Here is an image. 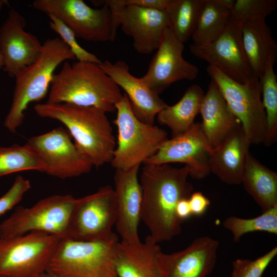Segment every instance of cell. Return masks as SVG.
<instances>
[{"mask_svg":"<svg viewBox=\"0 0 277 277\" xmlns=\"http://www.w3.org/2000/svg\"><path fill=\"white\" fill-rule=\"evenodd\" d=\"M26 144L43 163L44 172L50 176L66 179L87 173L92 167L78 151L69 131L62 127L31 137Z\"/></svg>","mask_w":277,"mask_h":277,"instance_id":"cell-13","label":"cell"},{"mask_svg":"<svg viewBox=\"0 0 277 277\" xmlns=\"http://www.w3.org/2000/svg\"><path fill=\"white\" fill-rule=\"evenodd\" d=\"M219 246L217 240L201 236L181 251L161 250L157 256L160 277H206L214 267Z\"/></svg>","mask_w":277,"mask_h":277,"instance_id":"cell-18","label":"cell"},{"mask_svg":"<svg viewBox=\"0 0 277 277\" xmlns=\"http://www.w3.org/2000/svg\"><path fill=\"white\" fill-rule=\"evenodd\" d=\"M29 170L44 171L43 163L29 146L26 144L0 146V177Z\"/></svg>","mask_w":277,"mask_h":277,"instance_id":"cell-30","label":"cell"},{"mask_svg":"<svg viewBox=\"0 0 277 277\" xmlns=\"http://www.w3.org/2000/svg\"><path fill=\"white\" fill-rule=\"evenodd\" d=\"M4 66V60L2 53L0 51V69L3 68Z\"/></svg>","mask_w":277,"mask_h":277,"instance_id":"cell-42","label":"cell"},{"mask_svg":"<svg viewBox=\"0 0 277 277\" xmlns=\"http://www.w3.org/2000/svg\"><path fill=\"white\" fill-rule=\"evenodd\" d=\"M176 214L182 222L192 215L188 199H183L179 202L176 207Z\"/></svg>","mask_w":277,"mask_h":277,"instance_id":"cell-38","label":"cell"},{"mask_svg":"<svg viewBox=\"0 0 277 277\" xmlns=\"http://www.w3.org/2000/svg\"><path fill=\"white\" fill-rule=\"evenodd\" d=\"M219 1L225 7L231 11L235 0H219Z\"/></svg>","mask_w":277,"mask_h":277,"instance_id":"cell-39","label":"cell"},{"mask_svg":"<svg viewBox=\"0 0 277 277\" xmlns=\"http://www.w3.org/2000/svg\"><path fill=\"white\" fill-rule=\"evenodd\" d=\"M118 236L93 241L62 239L46 271L59 277H118Z\"/></svg>","mask_w":277,"mask_h":277,"instance_id":"cell-5","label":"cell"},{"mask_svg":"<svg viewBox=\"0 0 277 277\" xmlns=\"http://www.w3.org/2000/svg\"><path fill=\"white\" fill-rule=\"evenodd\" d=\"M75 198L56 194L43 199L29 207H19L0 224V239L42 232L66 238Z\"/></svg>","mask_w":277,"mask_h":277,"instance_id":"cell-9","label":"cell"},{"mask_svg":"<svg viewBox=\"0 0 277 277\" xmlns=\"http://www.w3.org/2000/svg\"><path fill=\"white\" fill-rule=\"evenodd\" d=\"M39 116L53 119L67 128L79 152L92 166L111 162L116 147L112 127L104 110L68 103H38Z\"/></svg>","mask_w":277,"mask_h":277,"instance_id":"cell-2","label":"cell"},{"mask_svg":"<svg viewBox=\"0 0 277 277\" xmlns=\"http://www.w3.org/2000/svg\"><path fill=\"white\" fill-rule=\"evenodd\" d=\"M117 140L110 164L116 169L140 166L153 155L168 139L167 132L144 123L134 114L125 94L115 105Z\"/></svg>","mask_w":277,"mask_h":277,"instance_id":"cell-6","label":"cell"},{"mask_svg":"<svg viewBox=\"0 0 277 277\" xmlns=\"http://www.w3.org/2000/svg\"><path fill=\"white\" fill-rule=\"evenodd\" d=\"M117 216L113 188L108 185L102 186L91 194L75 199L66 238L80 241L108 239L115 234L112 228Z\"/></svg>","mask_w":277,"mask_h":277,"instance_id":"cell-11","label":"cell"},{"mask_svg":"<svg viewBox=\"0 0 277 277\" xmlns=\"http://www.w3.org/2000/svg\"><path fill=\"white\" fill-rule=\"evenodd\" d=\"M41 277H59L51 272L46 271Z\"/></svg>","mask_w":277,"mask_h":277,"instance_id":"cell-40","label":"cell"},{"mask_svg":"<svg viewBox=\"0 0 277 277\" xmlns=\"http://www.w3.org/2000/svg\"><path fill=\"white\" fill-rule=\"evenodd\" d=\"M192 214L203 215L210 205V200L201 192H192L188 199Z\"/></svg>","mask_w":277,"mask_h":277,"instance_id":"cell-36","label":"cell"},{"mask_svg":"<svg viewBox=\"0 0 277 277\" xmlns=\"http://www.w3.org/2000/svg\"><path fill=\"white\" fill-rule=\"evenodd\" d=\"M31 187L28 179L17 176L9 190L0 197V216L19 203Z\"/></svg>","mask_w":277,"mask_h":277,"instance_id":"cell-35","label":"cell"},{"mask_svg":"<svg viewBox=\"0 0 277 277\" xmlns=\"http://www.w3.org/2000/svg\"><path fill=\"white\" fill-rule=\"evenodd\" d=\"M140 183L142 189L141 220L157 243L180 234L182 223L177 217L179 202L189 199L193 188L188 181L190 170L186 165L175 168L168 164H144Z\"/></svg>","mask_w":277,"mask_h":277,"instance_id":"cell-1","label":"cell"},{"mask_svg":"<svg viewBox=\"0 0 277 277\" xmlns=\"http://www.w3.org/2000/svg\"><path fill=\"white\" fill-rule=\"evenodd\" d=\"M32 6L61 20L76 37L91 42L113 41L118 26L106 4L92 8L82 0H35Z\"/></svg>","mask_w":277,"mask_h":277,"instance_id":"cell-8","label":"cell"},{"mask_svg":"<svg viewBox=\"0 0 277 277\" xmlns=\"http://www.w3.org/2000/svg\"><path fill=\"white\" fill-rule=\"evenodd\" d=\"M207 72L218 87L230 110L240 122L250 144H263L266 114L259 78L245 84L238 82L209 65Z\"/></svg>","mask_w":277,"mask_h":277,"instance_id":"cell-10","label":"cell"},{"mask_svg":"<svg viewBox=\"0 0 277 277\" xmlns=\"http://www.w3.org/2000/svg\"><path fill=\"white\" fill-rule=\"evenodd\" d=\"M276 255L277 247L275 246L254 260L238 259L232 263L231 277H262Z\"/></svg>","mask_w":277,"mask_h":277,"instance_id":"cell-34","label":"cell"},{"mask_svg":"<svg viewBox=\"0 0 277 277\" xmlns=\"http://www.w3.org/2000/svg\"><path fill=\"white\" fill-rule=\"evenodd\" d=\"M140 166L127 169H116L113 188L117 209L115 223L122 241L132 243L140 241L142 189L138 178Z\"/></svg>","mask_w":277,"mask_h":277,"instance_id":"cell-19","label":"cell"},{"mask_svg":"<svg viewBox=\"0 0 277 277\" xmlns=\"http://www.w3.org/2000/svg\"><path fill=\"white\" fill-rule=\"evenodd\" d=\"M231 17V11L219 0H203L195 30L192 44L203 46L215 41L224 32Z\"/></svg>","mask_w":277,"mask_h":277,"instance_id":"cell-27","label":"cell"},{"mask_svg":"<svg viewBox=\"0 0 277 277\" xmlns=\"http://www.w3.org/2000/svg\"><path fill=\"white\" fill-rule=\"evenodd\" d=\"M275 63L269 62L259 77L262 103L266 114V128L263 144L270 146L277 137V77Z\"/></svg>","mask_w":277,"mask_h":277,"instance_id":"cell-29","label":"cell"},{"mask_svg":"<svg viewBox=\"0 0 277 277\" xmlns=\"http://www.w3.org/2000/svg\"><path fill=\"white\" fill-rule=\"evenodd\" d=\"M149 235L144 242L119 241L115 268L118 277H160L157 256L160 246Z\"/></svg>","mask_w":277,"mask_h":277,"instance_id":"cell-23","label":"cell"},{"mask_svg":"<svg viewBox=\"0 0 277 277\" xmlns=\"http://www.w3.org/2000/svg\"><path fill=\"white\" fill-rule=\"evenodd\" d=\"M250 143L241 124L211 153L210 172L228 185L241 184Z\"/></svg>","mask_w":277,"mask_h":277,"instance_id":"cell-21","label":"cell"},{"mask_svg":"<svg viewBox=\"0 0 277 277\" xmlns=\"http://www.w3.org/2000/svg\"><path fill=\"white\" fill-rule=\"evenodd\" d=\"M49 27L58 34L62 41L69 48L77 61L88 62L101 64L102 61L95 54L82 47L77 42L74 33L61 20L53 15H48Z\"/></svg>","mask_w":277,"mask_h":277,"instance_id":"cell-33","label":"cell"},{"mask_svg":"<svg viewBox=\"0 0 277 277\" xmlns=\"http://www.w3.org/2000/svg\"><path fill=\"white\" fill-rule=\"evenodd\" d=\"M200 113L202 117V131L212 150L240 124L212 81L204 94Z\"/></svg>","mask_w":277,"mask_h":277,"instance_id":"cell-22","label":"cell"},{"mask_svg":"<svg viewBox=\"0 0 277 277\" xmlns=\"http://www.w3.org/2000/svg\"><path fill=\"white\" fill-rule=\"evenodd\" d=\"M26 21L17 10L11 9L0 28V51L3 70L9 76H15L38 57L42 44L34 34L25 31Z\"/></svg>","mask_w":277,"mask_h":277,"instance_id":"cell-17","label":"cell"},{"mask_svg":"<svg viewBox=\"0 0 277 277\" xmlns=\"http://www.w3.org/2000/svg\"><path fill=\"white\" fill-rule=\"evenodd\" d=\"M123 96L120 88L98 64L66 61L53 75L46 102L94 107L107 113L115 111V105Z\"/></svg>","mask_w":277,"mask_h":277,"instance_id":"cell-3","label":"cell"},{"mask_svg":"<svg viewBox=\"0 0 277 277\" xmlns=\"http://www.w3.org/2000/svg\"><path fill=\"white\" fill-rule=\"evenodd\" d=\"M243 47L253 75L259 78L269 62L275 63L277 45L265 20L241 23Z\"/></svg>","mask_w":277,"mask_h":277,"instance_id":"cell-24","label":"cell"},{"mask_svg":"<svg viewBox=\"0 0 277 277\" xmlns=\"http://www.w3.org/2000/svg\"><path fill=\"white\" fill-rule=\"evenodd\" d=\"M203 0H169L166 11L169 28L184 43L191 38L195 30Z\"/></svg>","mask_w":277,"mask_h":277,"instance_id":"cell-28","label":"cell"},{"mask_svg":"<svg viewBox=\"0 0 277 277\" xmlns=\"http://www.w3.org/2000/svg\"><path fill=\"white\" fill-rule=\"evenodd\" d=\"M189 49L195 56L238 82L245 84L258 78L253 75L245 55L241 23L232 15L226 29L215 41L203 46L191 44Z\"/></svg>","mask_w":277,"mask_h":277,"instance_id":"cell-14","label":"cell"},{"mask_svg":"<svg viewBox=\"0 0 277 277\" xmlns=\"http://www.w3.org/2000/svg\"><path fill=\"white\" fill-rule=\"evenodd\" d=\"M61 239L36 231L0 239V277H41Z\"/></svg>","mask_w":277,"mask_h":277,"instance_id":"cell-7","label":"cell"},{"mask_svg":"<svg viewBox=\"0 0 277 277\" xmlns=\"http://www.w3.org/2000/svg\"><path fill=\"white\" fill-rule=\"evenodd\" d=\"M184 49V43L176 38L169 27L166 29L146 74L140 77L142 81L160 94L174 82L194 80L199 69L183 57Z\"/></svg>","mask_w":277,"mask_h":277,"instance_id":"cell-16","label":"cell"},{"mask_svg":"<svg viewBox=\"0 0 277 277\" xmlns=\"http://www.w3.org/2000/svg\"><path fill=\"white\" fill-rule=\"evenodd\" d=\"M277 7L276 0H235L232 16L241 23L265 20Z\"/></svg>","mask_w":277,"mask_h":277,"instance_id":"cell-32","label":"cell"},{"mask_svg":"<svg viewBox=\"0 0 277 277\" xmlns=\"http://www.w3.org/2000/svg\"><path fill=\"white\" fill-rule=\"evenodd\" d=\"M241 184L263 212L277 206V173L249 153Z\"/></svg>","mask_w":277,"mask_h":277,"instance_id":"cell-25","label":"cell"},{"mask_svg":"<svg viewBox=\"0 0 277 277\" xmlns=\"http://www.w3.org/2000/svg\"><path fill=\"white\" fill-rule=\"evenodd\" d=\"M90 2L97 7L106 4L110 7L118 27L132 38L134 49L140 54L148 55L157 50L165 30L169 27L166 10L122 6L116 0Z\"/></svg>","mask_w":277,"mask_h":277,"instance_id":"cell-12","label":"cell"},{"mask_svg":"<svg viewBox=\"0 0 277 277\" xmlns=\"http://www.w3.org/2000/svg\"><path fill=\"white\" fill-rule=\"evenodd\" d=\"M99 66L125 92L136 117L144 123L154 125L159 112L167 105L159 94L150 89L141 78L133 75L128 64L122 60L114 63L106 60Z\"/></svg>","mask_w":277,"mask_h":277,"instance_id":"cell-20","label":"cell"},{"mask_svg":"<svg viewBox=\"0 0 277 277\" xmlns=\"http://www.w3.org/2000/svg\"><path fill=\"white\" fill-rule=\"evenodd\" d=\"M122 6L133 5L150 9L165 10L169 0H116Z\"/></svg>","mask_w":277,"mask_h":277,"instance_id":"cell-37","label":"cell"},{"mask_svg":"<svg viewBox=\"0 0 277 277\" xmlns=\"http://www.w3.org/2000/svg\"><path fill=\"white\" fill-rule=\"evenodd\" d=\"M9 2L7 0H0V10L5 5H8Z\"/></svg>","mask_w":277,"mask_h":277,"instance_id":"cell-41","label":"cell"},{"mask_svg":"<svg viewBox=\"0 0 277 277\" xmlns=\"http://www.w3.org/2000/svg\"><path fill=\"white\" fill-rule=\"evenodd\" d=\"M204 95L199 85H191L178 102L172 106L167 105L159 112L156 116L158 123L168 127L172 137L184 133L194 123Z\"/></svg>","mask_w":277,"mask_h":277,"instance_id":"cell-26","label":"cell"},{"mask_svg":"<svg viewBox=\"0 0 277 277\" xmlns=\"http://www.w3.org/2000/svg\"><path fill=\"white\" fill-rule=\"evenodd\" d=\"M212 149L202 131L201 123H194L184 133L166 140L159 150L143 164L161 165L184 163L189 176L202 179L210 173L209 159Z\"/></svg>","mask_w":277,"mask_h":277,"instance_id":"cell-15","label":"cell"},{"mask_svg":"<svg viewBox=\"0 0 277 277\" xmlns=\"http://www.w3.org/2000/svg\"><path fill=\"white\" fill-rule=\"evenodd\" d=\"M74 60V55L60 38L47 39L36 59L15 77L12 101L4 120V127L16 132L24 122L29 104L40 101L48 93L57 67L67 60Z\"/></svg>","mask_w":277,"mask_h":277,"instance_id":"cell-4","label":"cell"},{"mask_svg":"<svg viewBox=\"0 0 277 277\" xmlns=\"http://www.w3.org/2000/svg\"><path fill=\"white\" fill-rule=\"evenodd\" d=\"M223 225L231 232L234 242H239L243 235L249 232L263 231L276 234L277 206L252 219L229 216L224 221Z\"/></svg>","mask_w":277,"mask_h":277,"instance_id":"cell-31","label":"cell"}]
</instances>
